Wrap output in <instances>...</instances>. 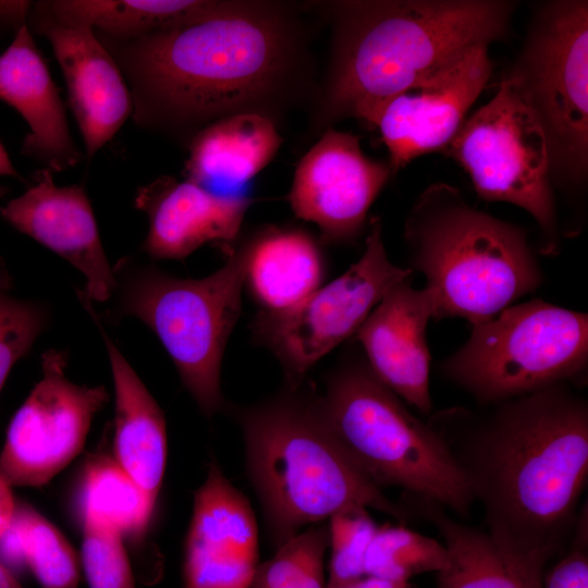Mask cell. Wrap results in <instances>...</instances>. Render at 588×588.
Segmentation results:
<instances>
[{
  "mask_svg": "<svg viewBox=\"0 0 588 588\" xmlns=\"http://www.w3.org/2000/svg\"><path fill=\"white\" fill-rule=\"evenodd\" d=\"M66 354L48 350L41 378L15 412L0 453V474L12 487H41L83 450L96 414L108 401L102 385L66 376Z\"/></svg>",
  "mask_w": 588,
  "mask_h": 588,
  "instance_id": "obj_12",
  "label": "cell"
},
{
  "mask_svg": "<svg viewBox=\"0 0 588 588\" xmlns=\"http://www.w3.org/2000/svg\"><path fill=\"white\" fill-rule=\"evenodd\" d=\"M0 588H24L13 572L0 560Z\"/></svg>",
  "mask_w": 588,
  "mask_h": 588,
  "instance_id": "obj_38",
  "label": "cell"
},
{
  "mask_svg": "<svg viewBox=\"0 0 588 588\" xmlns=\"http://www.w3.org/2000/svg\"><path fill=\"white\" fill-rule=\"evenodd\" d=\"M33 30L51 45L88 160L132 114L130 89L117 62L91 27L64 26L28 14Z\"/></svg>",
  "mask_w": 588,
  "mask_h": 588,
  "instance_id": "obj_19",
  "label": "cell"
},
{
  "mask_svg": "<svg viewBox=\"0 0 588 588\" xmlns=\"http://www.w3.org/2000/svg\"><path fill=\"white\" fill-rule=\"evenodd\" d=\"M328 520L309 526L259 563L250 588H327Z\"/></svg>",
  "mask_w": 588,
  "mask_h": 588,
  "instance_id": "obj_29",
  "label": "cell"
},
{
  "mask_svg": "<svg viewBox=\"0 0 588 588\" xmlns=\"http://www.w3.org/2000/svg\"><path fill=\"white\" fill-rule=\"evenodd\" d=\"M32 5L29 1H0V21L9 22L19 29L26 22Z\"/></svg>",
  "mask_w": 588,
  "mask_h": 588,
  "instance_id": "obj_35",
  "label": "cell"
},
{
  "mask_svg": "<svg viewBox=\"0 0 588 588\" xmlns=\"http://www.w3.org/2000/svg\"><path fill=\"white\" fill-rule=\"evenodd\" d=\"M587 366V314L534 298L473 326L439 368L486 406L560 383L583 384Z\"/></svg>",
  "mask_w": 588,
  "mask_h": 588,
  "instance_id": "obj_8",
  "label": "cell"
},
{
  "mask_svg": "<svg viewBox=\"0 0 588 588\" xmlns=\"http://www.w3.org/2000/svg\"><path fill=\"white\" fill-rule=\"evenodd\" d=\"M81 517H90L122 535L142 538L156 505L119 466L112 455L87 460L79 482Z\"/></svg>",
  "mask_w": 588,
  "mask_h": 588,
  "instance_id": "obj_27",
  "label": "cell"
},
{
  "mask_svg": "<svg viewBox=\"0 0 588 588\" xmlns=\"http://www.w3.org/2000/svg\"><path fill=\"white\" fill-rule=\"evenodd\" d=\"M13 280L0 256V393L13 366L48 328V305L14 293Z\"/></svg>",
  "mask_w": 588,
  "mask_h": 588,
  "instance_id": "obj_30",
  "label": "cell"
},
{
  "mask_svg": "<svg viewBox=\"0 0 588 588\" xmlns=\"http://www.w3.org/2000/svg\"><path fill=\"white\" fill-rule=\"evenodd\" d=\"M96 323L109 357L114 389L112 457L156 505L167 465L166 418L120 348Z\"/></svg>",
  "mask_w": 588,
  "mask_h": 588,
  "instance_id": "obj_21",
  "label": "cell"
},
{
  "mask_svg": "<svg viewBox=\"0 0 588 588\" xmlns=\"http://www.w3.org/2000/svg\"><path fill=\"white\" fill-rule=\"evenodd\" d=\"M427 424L448 449L487 534L506 559L542 579L571 537L588 475V401L569 383Z\"/></svg>",
  "mask_w": 588,
  "mask_h": 588,
  "instance_id": "obj_1",
  "label": "cell"
},
{
  "mask_svg": "<svg viewBox=\"0 0 588 588\" xmlns=\"http://www.w3.org/2000/svg\"><path fill=\"white\" fill-rule=\"evenodd\" d=\"M225 256L220 269L199 279L179 278L151 264L123 258L113 267V302L105 311L108 321L133 317L157 335L208 418L228 406L221 365L241 316L246 271L242 243Z\"/></svg>",
  "mask_w": 588,
  "mask_h": 588,
  "instance_id": "obj_7",
  "label": "cell"
},
{
  "mask_svg": "<svg viewBox=\"0 0 588 588\" xmlns=\"http://www.w3.org/2000/svg\"><path fill=\"white\" fill-rule=\"evenodd\" d=\"M0 99L13 107L29 127L23 155L51 172L66 171L82 161L59 90L26 22L0 54Z\"/></svg>",
  "mask_w": 588,
  "mask_h": 588,
  "instance_id": "obj_20",
  "label": "cell"
},
{
  "mask_svg": "<svg viewBox=\"0 0 588 588\" xmlns=\"http://www.w3.org/2000/svg\"><path fill=\"white\" fill-rule=\"evenodd\" d=\"M413 273L389 259L381 220L373 217L362 257L298 304L279 311L258 310L250 324L254 341L279 360L284 384L298 387L321 358L355 336L394 285Z\"/></svg>",
  "mask_w": 588,
  "mask_h": 588,
  "instance_id": "obj_11",
  "label": "cell"
},
{
  "mask_svg": "<svg viewBox=\"0 0 588 588\" xmlns=\"http://www.w3.org/2000/svg\"><path fill=\"white\" fill-rule=\"evenodd\" d=\"M399 503L444 540L449 560L437 573V588H542V579L506 559L486 531L452 517L439 503L405 493Z\"/></svg>",
  "mask_w": 588,
  "mask_h": 588,
  "instance_id": "obj_24",
  "label": "cell"
},
{
  "mask_svg": "<svg viewBox=\"0 0 588 588\" xmlns=\"http://www.w3.org/2000/svg\"><path fill=\"white\" fill-rule=\"evenodd\" d=\"M282 138L275 123L257 113H237L200 130L187 145L185 180L208 189L241 186L277 155Z\"/></svg>",
  "mask_w": 588,
  "mask_h": 588,
  "instance_id": "obj_23",
  "label": "cell"
},
{
  "mask_svg": "<svg viewBox=\"0 0 588 588\" xmlns=\"http://www.w3.org/2000/svg\"><path fill=\"white\" fill-rule=\"evenodd\" d=\"M219 0H49L28 14L64 26H87L106 37L127 40L184 26L220 12Z\"/></svg>",
  "mask_w": 588,
  "mask_h": 588,
  "instance_id": "obj_25",
  "label": "cell"
},
{
  "mask_svg": "<svg viewBox=\"0 0 588 588\" xmlns=\"http://www.w3.org/2000/svg\"><path fill=\"white\" fill-rule=\"evenodd\" d=\"M252 204L246 195L159 176L140 186L134 198V206L149 222L142 249L156 260H184L212 243L225 254L234 246Z\"/></svg>",
  "mask_w": 588,
  "mask_h": 588,
  "instance_id": "obj_17",
  "label": "cell"
},
{
  "mask_svg": "<svg viewBox=\"0 0 588 588\" xmlns=\"http://www.w3.org/2000/svg\"><path fill=\"white\" fill-rule=\"evenodd\" d=\"M441 152L465 170L481 199L515 205L535 219L540 254L560 253L547 139L506 82L502 79L494 97L464 120Z\"/></svg>",
  "mask_w": 588,
  "mask_h": 588,
  "instance_id": "obj_10",
  "label": "cell"
},
{
  "mask_svg": "<svg viewBox=\"0 0 588 588\" xmlns=\"http://www.w3.org/2000/svg\"><path fill=\"white\" fill-rule=\"evenodd\" d=\"M432 313L430 293L415 289L408 278L383 296L355 334L373 373L427 417L432 411L427 340Z\"/></svg>",
  "mask_w": 588,
  "mask_h": 588,
  "instance_id": "obj_18",
  "label": "cell"
},
{
  "mask_svg": "<svg viewBox=\"0 0 588 588\" xmlns=\"http://www.w3.org/2000/svg\"><path fill=\"white\" fill-rule=\"evenodd\" d=\"M0 175H9V176H13V177H16L17 180L23 181V177L16 171L7 150L4 149L1 143H0Z\"/></svg>",
  "mask_w": 588,
  "mask_h": 588,
  "instance_id": "obj_37",
  "label": "cell"
},
{
  "mask_svg": "<svg viewBox=\"0 0 588 588\" xmlns=\"http://www.w3.org/2000/svg\"><path fill=\"white\" fill-rule=\"evenodd\" d=\"M323 7L333 32L315 121L326 131L345 118L369 123L388 99L471 48L505 39L517 2L346 0Z\"/></svg>",
  "mask_w": 588,
  "mask_h": 588,
  "instance_id": "obj_3",
  "label": "cell"
},
{
  "mask_svg": "<svg viewBox=\"0 0 588 588\" xmlns=\"http://www.w3.org/2000/svg\"><path fill=\"white\" fill-rule=\"evenodd\" d=\"M241 427L248 479L275 548L335 513L363 506L401 524L413 516L348 457L327 425L317 394L284 388L250 406H226Z\"/></svg>",
  "mask_w": 588,
  "mask_h": 588,
  "instance_id": "obj_4",
  "label": "cell"
},
{
  "mask_svg": "<svg viewBox=\"0 0 588 588\" xmlns=\"http://www.w3.org/2000/svg\"><path fill=\"white\" fill-rule=\"evenodd\" d=\"M0 216L76 268L86 280L81 293L85 298L99 303L111 298L115 286L113 267L82 186H59L52 172L42 168L23 194L0 208Z\"/></svg>",
  "mask_w": 588,
  "mask_h": 588,
  "instance_id": "obj_16",
  "label": "cell"
},
{
  "mask_svg": "<svg viewBox=\"0 0 588 588\" xmlns=\"http://www.w3.org/2000/svg\"><path fill=\"white\" fill-rule=\"evenodd\" d=\"M330 560L327 588H335L365 576V558L378 528L369 510L353 506L328 519Z\"/></svg>",
  "mask_w": 588,
  "mask_h": 588,
  "instance_id": "obj_31",
  "label": "cell"
},
{
  "mask_svg": "<svg viewBox=\"0 0 588 588\" xmlns=\"http://www.w3.org/2000/svg\"><path fill=\"white\" fill-rule=\"evenodd\" d=\"M258 564L253 507L213 458L194 494L184 547V588H250Z\"/></svg>",
  "mask_w": 588,
  "mask_h": 588,
  "instance_id": "obj_15",
  "label": "cell"
},
{
  "mask_svg": "<svg viewBox=\"0 0 588 588\" xmlns=\"http://www.w3.org/2000/svg\"><path fill=\"white\" fill-rule=\"evenodd\" d=\"M347 354L317 394L344 452L381 489L400 488L468 518L475 501L444 443L373 373L364 355Z\"/></svg>",
  "mask_w": 588,
  "mask_h": 588,
  "instance_id": "obj_6",
  "label": "cell"
},
{
  "mask_svg": "<svg viewBox=\"0 0 588 588\" xmlns=\"http://www.w3.org/2000/svg\"><path fill=\"white\" fill-rule=\"evenodd\" d=\"M11 483L0 474V538L9 530L15 517L17 501Z\"/></svg>",
  "mask_w": 588,
  "mask_h": 588,
  "instance_id": "obj_34",
  "label": "cell"
},
{
  "mask_svg": "<svg viewBox=\"0 0 588 588\" xmlns=\"http://www.w3.org/2000/svg\"><path fill=\"white\" fill-rule=\"evenodd\" d=\"M10 192V188L4 185H0V198L5 196Z\"/></svg>",
  "mask_w": 588,
  "mask_h": 588,
  "instance_id": "obj_39",
  "label": "cell"
},
{
  "mask_svg": "<svg viewBox=\"0 0 588 588\" xmlns=\"http://www.w3.org/2000/svg\"><path fill=\"white\" fill-rule=\"evenodd\" d=\"M95 33L126 82L134 123L186 147L233 114L274 122L309 74L305 29L287 2L228 1L205 20L127 40Z\"/></svg>",
  "mask_w": 588,
  "mask_h": 588,
  "instance_id": "obj_2",
  "label": "cell"
},
{
  "mask_svg": "<svg viewBox=\"0 0 588 588\" xmlns=\"http://www.w3.org/2000/svg\"><path fill=\"white\" fill-rule=\"evenodd\" d=\"M392 173L389 162L363 152L357 135L330 127L297 163L287 199L323 241L350 244L365 231L368 211Z\"/></svg>",
  "mask_w": 588,
  "mask_h": 588,
  "instance_id": "obj_13",
  "label": "cell"
},
{
  "mask_svg": "<svg viewBox=\"0 0 588 588\" xmlns=\"http://www.w3.org/2000/svg\"><path fill=\"white\" fill-rule=\"evenodd\" d=\"M335 588H414L411 583L389 580L375 576H367Z\"/></svg>",
  "mask_w": 588,
  "mask_h": 588,
  "instance_id": "obj_36",
  "label": "cell"
},
{
  "mask_svg": "<svg viewBox=\"0 0 588 588\" xmlns=\"http://www.w3.org/2000/svg\"><path fill=\"white\" fill-rule=\"evenodd\" d=\"M445 546L401 525L378 526L365 558V575L411 583L417 575L445 567Z\"/></svg>",
  "mask_w": 588,
  "mask_h": 588,
  "instance_id": "obj_28",
  "label": "cell"
},
{
  "mask_svg": "<svg viewBox=\"0 0 588 588\" xmlns=\"http://www.w3.org/2000/svg\"><path fill=\"white\" fill-rule=\"evenodd\" d=\"M540 124L552 183L581 189L588 166V2H542L502 78Z\"/></svg>",
  "mask_w": 588,
  "mask_h": 588,
  "instance_id": "obj_9",
  "label": "cell"
},
{
  "mask_svg": "<svg viewBox=\"0 0 588 588\" xmlns=\"http://www.w3.org/2000/svg\"><path fill=\"white\" fill-rule=\"evenodd\" d=\"M567 548L542 577V588H588V505H580Z\"/></svg>",
  "mask_w": 588,
  "mask_h": 588,
  "instance_id": "obj_33",
  "label": "cell"
},
{
  "mask_svg": "<svg viewBox=\"0 0 588 588\" xmlns=\"http://www.w3.org/2000/svg\"><path fill=\"white\" fill-rule=\"evenodd\" d=\"M81 518V560L88 587L136 588L122 535L90 517Z\"/></svg>",
  "mask_w": 588,
  "mask_h": 588,
  "instance_id": "obj_32",
  "label": "cell"
},
{
  "mask_svg": "<svg viewBox=\"0 0 588 588\" xmlns=\"http://www.w3.org/2000/svg\"><path fill=\"white\" fill-rule=\"evenodd\" d=\"M404 241L408 268L426 280L434 320L479 324L544 282L527 232L474 208L446 183L418 196L405 220Z\"/></svg>",
  "mask_w": 588,
  "mask_h": 588,
  "instance_id": "obj_5",
  "label": "cell"
},
{
  "mask_svg": "<svg viewBox=\"0 0 588 588\" xmlns=\"http://www.w3.org/2000/svg\"><path fill=\"white\" fill-rule=\"evenodd\" d=\"M0 560L10 569L27 566L41 588H76L78 585V561L71 544L52 523L27 503L17 502L13 523L0 538Z\"/></svg>",
  "mask_w": 588,
  "mask_h": 588,
  "instance_id": "obj_26",
  "label": "cell"
},
{
  "mask_svg": "<svg viewBox=\"0 0 588 588\" xmlns=\"http://www.w3.org/2000/svg\"><path fill=\"white\" fill-rule=\"evenodd\" d=\"M241 243L246 256L244 286L259 310L290 308L322 285L324 255L306 230L268 225Z\"/></svg>",
  "mask_w": 588,
  "mask_h": 588,
  "instance_id": "obj_22",
  "label": "cell"
},
{
  "mask_svg": "<svg viewBox=\"0 0 588 588\" xmlns=\"http://www.w3.org/2000/svg\"><path fill=\"white\" fill-rule=\"evenodd\" d=\"M492 71L488 46H477L388 99L369 123L380 132L396 172L413 159L441 151L466 119Z\"/></svg>",
  "mask_w": 588,
  "mask_h": 588,
  "instance_id": "obj_14",
  "label": "cell"
}]
</instances>
